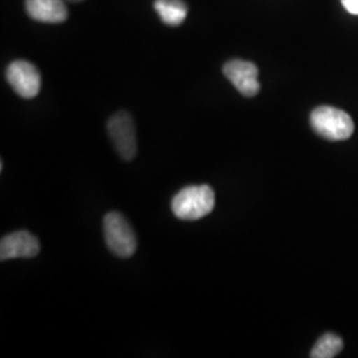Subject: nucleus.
I'll return each instance as SVG.
<instances>
[{
  "instance_id": "obj_1",
  "label": "nucleus",
  "mask_w": 358,
  "mask_h": 358,
  "mask_svg": "<svg viewBox=\"0 0 358 358\" xmlns=\"http://www.w3.org/2000/svg\"><path fill=\"white\" fill-rule=\"evenodd\" d=\"M215 207V192L208 185L187 186L171 201V210L182 220H196L208 215Z\"/></svg>"
},
{
  "instance_id": "obj_8",
  "label": "nucleus",
  "mask_w": 358,
  "mask_h": 358,
  "mask_svg": "<svg viewBox=\"0 0 358 358\" xmlns=\"http://www.w3.org/2000/svg\"><path fill=\"white\" fill-rule=\"evenodd\" d=\"M28 15L41 23H63L68 17V10L63 0H26Z\"/></svg>"
},
{
  "instance_id": "obj_11",
  "label": "nucleus",
  "mask_w": 358,
  "mask_h": 358,
  "mask_svg": "<svg viewBox=\"0 0 358 358\" xmlns=\"http://www.w3.org/2000/svg\"><path fill=\"white\" fill-rule=\"evenodd\" d=\"M348 13L358 15V0H341Z\"/></svg>"
},
{
  "instance_id": "obj_5",
  "label": "nucleus",
  "mask_w": 358,
  "mask_h": 358,
  "mask_svg": "<svg viewBox=\"0 0 358 358\" xmlns=\"http://www.w3.org/2000/svg\"><path fill=\"white\" fill-rule=\"evenodd\" d=\"M7 81L13 90L23 99H34L40 92L41 78L38 68L29 62L16 60L8 65L6 72Z\"/></svg>"
},
{
  "instance_id": "obj_10",
  "label": "nucleus",
  "mask_w": 358,
  "mask_h": 358,
  "mask_svg": "<svg viewBox=\"0 0 358 358\" xmlns=\"http://www.w3.org/2000/svg\"><path fill=\"white\" fill-rule=\"evenodd\" d=\"M344 348L343 340L333 334V333H325L322 334L316 345L313 346L310 352L312 358H333L336 357Z\"/></svg>"
},
{
  "instance_id": "obj_3",
  "label": "nucleus",
  "mask_w": 358,
  "mask_h": 358,
  "mask_svg": "<svg viewBox=\"0 0 358 358\" xmlns=\"http://www.w3.org/2000/svg\"><path fill=\"white\" fill-rule=\"evenodd\" d=\"M103 235L108 248L118 257H130L137 250V239L130 223L120 213H109L103 217Z\"/></svg>"
},
{
  "instance_id": "obj_12",
  "label": "nucleus",
  "mask_w": 358,
  "mask_h": 358,
  "mask_svg": "<svg viewBox=\"0 0 358 358\" xmlns=\"http://www.w3.org/2000/svg\"><path fill=\"white\" fill-rule=\"evenodd\" d=\"M69 1H75L76 3V1H81V0H69Z\"/></svg>"
},
{
  "instance_id": "obj_4",
  "label": "nucleus",
  "mask_w": 358,
  "mask_h": 358,
  "mask_svg": "<svg viewBox=\"0 0 358 358\" xmlns=\"http://www.w3.org/2000/svg\"><path fill=\"white\" fill-rule=\"evenodd\" d=\"M108 133L115 145L117 153L125 161H131L137 153L136 127L128 112H117L108 121Z\"/></svg>"
},
{
  "instance_id": "obj_7",
  "label": "nucleus",
  "mask_w": 358,
  "mask_h": 358,
  "mask_svg": "<svg viewBox=\"0 0 358 358\" xmlns=\"http://www.w3.org/2000/svg\"><path fill=\"white\" fill-rule=\"evenodd\" d=\"M40 252L38 238L28 231H16L6 235L0 242V260L34 257Z\"/></svg>"
},
{
  "instance_id": "obj_2",
  "label": "nucleus",
  "mask_w": 358,
  "mask_h": 358,
  "mask_svg": "<svg viewBox=\"0 0 358 358\" xmlns=\"http://www.w3.org/2000/svg\"><path fill=\"white\" fill-rule=\"evenodd\" d=\"M310 125L317 134L329 141H344L355 131L352 117L333 106L316 108L310 115Z\"/></svg>"
},
{
  "instance_id": "obj_6",
  "label": "nucleus",
  "mask_w": 358,
  "mask_h": 358,
  "mask_svg": "<svg viewBox=\"0 0 358 358\" xmlns=\"http://www.w3.org/2000/svg\"><path fill=\"white\" fill-rule=\"evenodd\" d=\"M223 73L244 97H254L259 93V69L254 63L238 59L230 60L223 66Z\"/></svg>"
},
{
  "instance_id": "obj_9",
  "label": "nucleus",
  "mask_w": 358,
  "mask_h": 358,
  "mask_svg": "<svg viewBox=\"0 0 358 358\" xmlns=\"http://www.w3.org/2000/svg\"><path fill=\"white\" fill-rule=\"evenodd\" d=\"M154 8L167 26H179L187 17V6L183 0H155Z\"/></svg>"
}]
</instances>
